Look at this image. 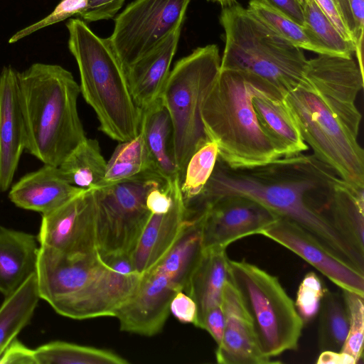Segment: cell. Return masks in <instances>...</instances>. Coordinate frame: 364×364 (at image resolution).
I'll return each instance as SVG.
<instances>
[{
    "instance_id": "36",
    "label": "cell",
    "mask_w": 364,
    "mask_h": 364,
    "mask_svg": "<svg viewBox=\"0 0 364 364\" xmlns=\"http://www.w3.org/2000/svg\"><path fill=\"white\" fill-rule=\"evenodd\" d=\"M218 156V146L213 141H208L191 156L181 184L185 203L201 192L212 174Z\"/></svg>"
},
{
    "instance_id": "12",
    "label": "cell",
    "mask_w": 364,
    "mask_h": 364,
    "mask_svg": "<svg viewBox=\"0 0 364 364\" xmlns=\"http://www.w3.org/2000/svg\"><path fill=\"white\" fill-rule=\"evenodd\" d=\"M307 87L316 93L342 124L358 136L362 116L355 105L363 88L364 75L353 57L318 55L308 60L304 73Z\"/></svg>"
},
{
    "instance_id": "4",
    "label": "cell",
    "mask_w": 364,
    "mask_h": 364,
    "mask_svg": "<svg viewBox=\"0 0 364 364\" xmlns=\"http://www.w3.org/2000/svg\"><path fill=\"white\" fill-rule=\"evenodd\" d=\"M65 26L68 48L79 69L80 92L95 111L100 130L119 142L134 139L140 132L141 112L109 38L97 36L78 18L69 19Z\"/></svg>"
},
{
    "instance_id": "33",
    "label": "cell",
    "mask_w": 364,
    "mask_h": 364,
    "mask_svg": "<svg viewBox=\"0 0 364 364\" xmlns=\"http://www.w3.org/2000/svg\"><path fill=\"white\" fill-rule=\"evenodd\" d=\"M318 345L321 351H341L349 319L342 292L326 290L318 310Z\"/></svg>"
},
{
    "instance_id": "37",
    "label": "cell",
    "mask_w": 364,
    "mask_h": 364,
    "mask_svg": "<svg viewBox=\"0 0 364 364\" xmlns=\"http://www.w3.org/2000/svg\"><path fill=\"white\" fill-rule=\"evenodd\" d=\"M348 313L349 328L342 352L353 356L356 364L363 359L364 337V296L341 291Z\"/></svg>"
},
{
    "instance_id": "22",
    "label": "cell",
    "mask_w": 364,
    "mask_h": 364,
    "mask_svg": "<svg viewBox=\"0 0 364 364\" xmlns=\"http://www.w3.org/2000/svg\"><path fill=\"white\" fill-rule=\"evenodd\" d=\"M84 190L70 184L58 167L44 164L21 177L10 188L9 198L17 207L47 214Z\"/></svg>"
},
{
    "instance_id": "42",
    "label": "cell",
    "mask_w": 364,
    "mask_h": 364,
    "mask_svg": "<svg viewBox=\"0 0 364 364\" xmlns=\"http://www.w3.org/2000/svg\"><path fill=\"white\" fill-rule=\"evenodd\" d=\"M0 364H37V361L34 350L28 348L16 338L1 354Z\"/></svg>"
},
{
    "instance_id": "9",
    "label": "cell",
    "mask_w": 364,
    "mask_h": 364,
    "mask_svg": "<svg viewBox=\"0 0 364 364\" xmlns=\"http://www.w3.org/2000/svg\"><path fill=\"white\" fill-rule=\"evenodd\" d=\"M166 185L158 173L148 171L112 186L93 189L97 250L103 260L131 255L151 214L146 206L148 192Z\"/></svg>"
},
{
    "instance_id": "8",
    "label": "cell",
    "mask_w": 364,
    "mask_h": 364,
    "mask_svg": "<svg viewBox=\"0 0 364 364\" xmlns=\"http://www.w3.org/2000/svg\"><path fill=\"white\" fill-rule=\"evenodd\" d=\"M284 100L314 155L354 187L364 188V151L353 134L314 91L297 87Z\"/></svg>"
},
{
    "instance_id": "52",
    "label": "cell",
    "mask_w": 364,
    "mask_h": 364,
    "mask_svg": "<svg viewBox=\"0 0 364 364\" xmlns=\"http://www.w3.org/2000/svg\"><path fill=\"white\" fill-rule=\"evenodd\" d=\"M298 1L301 4V5L303 6H304L306 2V0H298Z\"/></svg>"
},
{
    "instance_id": "26",
    "label": "cell",
    "mask_w": 364,
    "mask_h": 364,
    "mask_svg": "<svg viewBox=\"0 0 364 364\" xmlns=\"http://www.w3.org/2000/svg\"><path fill=\"white\" fill-rule=\"evenodd\" d=\"M140 131L156 172L168 184L180 181L174 159L171 119L161 97L141 112Z\"/></svg>"
},
{
    "instance_id": "44",
    "label": "cell",
    "mask_w": 364,
    "mask_h": 364,
    "mask_svg": "<svg viewBox=\"0 0 364 364\" xmlns=\"http://www.w3.org/2000/svg\"><path fill=\"white\" fill-rule=\"evenodd\" d=\"M209 333L218 346L223 338L225 316L221 305L210 309L205 315L201 328Z\"/></svg>"
},
{
    "instance_id": "7",
    "label": "cell",
    "mask_w": 364,
    "mask_h": 364,
    "mask_svg": "<svg viewBox=\"0 0 364 364\" xmlns=\"http://www.w3.org/2000/svg\"><path fill=\"white\" fill-rule=\"evenodd\" d=\"M228 279L241 297L262 353L272 358L296 350L304 324L278 278L252 263L229 259Z\"/></svg>"
},
{
    "instance_id": "2",
    "label": "cell",
    "mask_w": 364,
    "mask_h": 364,
    "mask_svg": "<svg viewBox=\"0 0 364 364\" xmlns=\"http://www.w3.org/2000/svg\"><path fill=\"white\" fill-rule=\"evenodd\" d=\"M17 80L26 150L58 167L86 138L77 106L80 85L65 68L43 63L17 71Z\"/></svg>"
},
{
    "instance_id": "35",
    "label": "cell",
    "mask_w": 364,
    "mask_h": 364,
    "mask_svg": "<svg viewBox=\"0 0 364 364\" xmlns=\"http://www.w3.org/2000/svg\"><path fill=\"white\" fill-rule=\"evenodd\" d=\"M305 26L334 55L350 58L355 44L345 40L314 0H306L304 6Z\"/></svg>"
},
{
    "instance_id": "11",
    "label": "cell",
    "mask_w": 364,
    "mask_h": 364,
    "mask_svg": "<svg viewBox=\"0 0 364 364\" xmlns=\"http://www.w3.org/2000/svg\"><path fill=\"white\" fill-rule=\"evenodd\" d=\"M107 265L98 252L67 255L40 246L36 267L40 297L65 316Z\"/></svg>"
},
{
    "instance_id": "14",
    "label": "cell",
    "mask_w": 364,
    "mask_h": 364,
    "mask_svg": "<svg viewBox=\"0 0 364 364\" xmlns=\"http://www.w3.org/2000/svg\"><path fill=\"white\" fill-rule=\"evenodd\" d=\"M279 218L253 199L241 196L223 197L202 213L203 249L226 248L237 240L260 235Z\"/></svg>"
},
{
    "instance_id": "32",
    "label": "cell",
    "mask_w": 364,
    "mask_h": 364,
    "mask_svg": "<svg viewBox=\"0 0 364 364\" xmlns=\"http://www.w3.org/2000/svg\"><path fill=\"white\" fill-rule=\"evenodd\" d=\"M247 10L263 24L293 46L318 55H334L306 26H301L261 0H250Z\"/></svg>"
},
{
    "instance_id": "29",
    "label": "cell",
    "mask_w": 364,
    "mask_h": 364,
    "mask_svg": "<svg viewBox=\"0 0 364 364\" xmlns=\"http://www.w3.org/2000/svg\"><path fill=\"white\" fill-rule=\"evenodd\" d=\"M201 220L202 214L196 218L187 220L175 244L153 267L170 277L183 290L203 251Z\"/></svg>"
},
{
    "instance_id": "3",
    "label": "cell",
    "mask_w": 364,
    "mask_h": 364,
    "mask_svg": "<svg viewBox=\"0 0 364 364\" xmlns=\"http://www.w3.org/2000/svg\"><path fill=\"white\" fill-rule=\"evenodd\" d=\"M284 96L262 80L245 73L220 69L201 108L205 134L218 146V158L230 167H249L279 158L262 132L252 98Z\"/></svg>"
},
{
    "instance_id": "10",
    "label": "cell",
    "mask_w": 364,
    "mask_h": 364,
    "mask_svg": "<svg viewBox=\"0 0 364 364\" xmlns=\"http://www.w3.org/2000/svg\"><path fill=\"white\" fill-rule=\"evenodd\" d=\"M191 0H135L114 18L108 38L124 69L181 28Z\"/></svg>"
},
{
    "instance_id": "41",
    "label": "cell",
    "mask_w": 364,
    "mask_h": 364,
    "mask_svg": "<svg viewBox=\"0 0 364 364\" xmlns=\"http://www.w3.org/2000/svg\"><path fill=\"white\" fill-rule=\"evenodd\" d=\"M170 311L181 322L196 326L198 318V309L196 302L187 294L180 291L172 299Z\"/></svg>"
},
{
    "instance_id": "45",
    "label": "cell",
    "mask_w": 364,
    "mask_h": 364,
    "mask_svg": "<svg viewBox=\"0 0 364 364\" xmlns=\"http://www.w3.org/2000/svg\"><path fill=\"white\" fill-rule=\"evenodd\" d=\"M321 10L333 23L342 37L350 42L356 43L348 31L334 0H314Z\"/></svg>"
},
{
    "instance_id": "25",
    "label": "cell",
    "mask_w": 364,
    "mask_h": 364,
    "mask_svg": "<svg viewBox=\"0 0 364 364\" xmlns=\"http://www.w3.org/2000/svg\"><path fill=\"white\" fill-rule=\"evenodd\" d=\"M38 242L31 234L0 225V292L5 297L36 272Z\"/></svg>"
},
{
    "instance_id": "49",
    "label": "cell",
    "mask_w": 364,
    "mask_h": 364,
    "mask_svg": "<svg viewBox=\"0 0 364 364\" xmlns=\"http://www.w3.org/2000/svg\"><path fill=\"white\" fill-rule=\"evenodd\" d=\"M359 36L364 28V0H348Z\"/></svg>"
},
{
    "instance_id": "21",
    "label": "cell",
    "mask_w": 364,
    "mask_h": 364,
    "mask_svg": "<svg viewBox=\"0 0 364 364\" xmlns=\"http://www.w3.org/2000/svg\"><path fill=\"white\" fill-rule=\"evenodd\" d=\"M181 28L125 69L133 100L144 111L161 98L176 53Z\"/></svg>"
},
{
    "instance_id": "5",
    "label": "cell",
    "mask_w": 364,
    "mask_h": 364,
    "mask_svg": "<svg viewBox=\"0 0 364 364\" xmlns=\"http://www.w3.org/2000/svg\"><path fill=\"white\" fill-rule=\"evenodd\" d=\"M220 22L225 31L220 69L257 77L284 96L305 82L308 59L237 2L224 6Z\"/></svg>"
},
{
    "instance_id": "20",
    "label": "cell",
    "mask_w": 364,
    "mask_h": 364,
    "mask_svg": "<svg viewBox=\"0 0 364 364\" xmlns=\"http://www.w3.org/2000/svg\"><path fill=\"white\" fill-rule=\"evenodd\" d=\"M171 185L172 203L166 213L151 214L130 257L134 269L143 274L171 250L186 223V209L176 180Z\"/></svg>"
},
{
    "instance_id": "23",
    "label": "cell",
    "mask_w": 364,
    "mask_h": 364,
    "mask_svg": "<svg viewBox=\"0 0 364 364\" xmlns=\"http://www.w3.org/2000/svg\"><path fill=\"white\" fill-rule=\"evenodd\" d=\"M252 105L262 132L279 157L309 149L284 99L262 93L253 97Z\"/></svg>"
},
{
    "instance_id": "34",
    "label": "cell",
    "mask_w": 364,
    "mask_h": 364,
    "mask_svg": "<svg viewBox=\"0 0 364 364\" xmlns=\"http://www.w3.org/2000/svg\"><path fill=\"white\" fill-rule=\"evenodd\" d=\"M37 364H126L114 352L78 344L53 341L34 350Z\"/></svg>"
},
{
    "instance_id": "16",
    "label": "cell",
    "mask_w": 364,
    "mask_h": 364,
    "mask_svg": "<svg viewBox=\"0 0 364 364\" xmlns=\"http://www.w3.org/2000/svg\"><path fill=\"white\" fill-rule=\"evenodd\" d=\"M107 267L69 310L67 316L82 320L115 316L118 309L136 291L141 274L129 255L104 260Z\"/></svg>"
},
{
    "instance_id": "17",
    "label": "cell",
    "mask_w": 364,
    "mask_h": 364,
    "mask_svg": "<svg viewBox=\"0 0 364 364\" xmlns=\"http://www.w3.org/2000/svg\"><path fill=\"white\" fill-rule=\"evenodd\" d=\"M260 235L306 260L341 289L364 296V274L331 255L295 223L279 217Z\"/></svg>"
},
{
    "instance_id": "39",
    "label": "cell",
    "mask_w": 364,
    "mask_h": 364,
    "mask_svg": "<svg viewBox=\"0 0 364 364\" xmlns=\"http://www.w3.org/2000/svg\"><path fill=\"white\" fill-rule=\"evenodd\" d=\"M85 5V0H61L50 14L15 33L9 38V43H16L37 31L64 21L73 15H77Z\"/></svg>"
},
{
    "instance_id": "51",
    "label": "cell",
    "mask_w": 364,
    "mask_h": 364,
    "mask_svg": "<svg viewBox=\"0 0 364 364\" xmlns=\"http://www.w3.org/2000/svg\"><path fill=\"white\" fill-rule=\"evenodd\" d=\"M208 1H216L221 4L223 7L226 6L231 5L235 2H237L235 0H208Z\"/></svg>"
},
{
    "instance_id": "13",
    "label": "cell",
    "mask_w": 364,
    "mask_h": 364,
    "mask_svg": "<svg viewBox=\"0 0 364 364\" xmlns=\"http://www.w3.org/2000/svg\"><path fill=\"white\" fill-rule=\"evenodd\" d=\"M40 246L67 255L97 252L93 189L84 190L54 210L42 215Z\"/></svg>"
},
{
    "instance_id": "28",
    "label": "cell",
    "mask_w": 364,
    "mask_h": 364,
    "mask_svg": "<svg viewBox=\"0 0 364 364\" xmlns=\"http://www.w3.org/2000/svg\"><path fill=\"white\" fill-rule=\"evenodd\" d=\"M40 299L36 272L6 296L0 306V357L29 323Z\"/></svg>"
},
{
    "instance_id": "47",
    "label": "cell",
    "mask_w": 364,
    "mask_h": 364,
    "mask_svg": "<svg viewBox=\"0 0 364 364\" xmlns=\"http://www.w3.org/2000/svg\"><path fill=\"white\" fill-rule=\"evenodd\" d=\"M318 364H356L355 358L342 351L323 350L319 355Z\"/></svg>"
},
{
    "instance_id": "19",
    "label": "cell",
    "mask_w": 364,
    "mask_h": 364,
    "mask_svg": "<svg viewBox=\"0 0 364 364\" xmlns=\"http://www.w3.org/2000/svg\"><path fill=\"white\" fill-rule=\"evenodd\" d=\"M25 149L17 71L11 65L4 66L0 72V193L10 188Z\"/></svg>"
},
{
    "instance_id": "24",
    "label": "cell",
    "mask_w": 364,
    "mask_h": 364,
    "mask_svg": "<svg viewBox=\"0 0 364 364\" xmlns=\"http://www.w3.org/2000/svg\"><path fill=\"white\" fill-rule=\"evenodd\" d=\"M225 250L203 249L183 290L196 304V327L201 328L203 318L210 309L221 305L223 287L228 279L230 259Z\"/></svg>"
},
{
    "instance_id": "38",
    "label": "cell",
    "mask_w": 364,
    "mask_h": 364,
    "mask_svg": "<svg viewBox=\"0 0 364 364\" xmlns=\"http://www.w3.org/2000/svg\"><path fill=\"white\" fill-rule=\"evenodd\" d=\"M326 290L316 273L309 272L305 274L299 286L294 302L304 324L309 323L316 316Z\"/></svg>"
},
{
    "instance_id": "6",
    "label": "cell",
    "mask_w": 364,
    "mask_h": 364,
    "mask_svg": "<svg viewBox=\"0 0 364 364\" xmlns=\"http://www.w3.org/2000/svg\"><path fill=\"white\" fill-rule=\"evenodd\" d=\"M220 63L216 45L197 48L176 62L161 97L171 119L174 159L181 184L191 156L210 141L204 129L201 108L220 72Z\"/></svg>"
},
{
    "instance_id": "27",
    "label": "cell",
    "mask_w": 364,
    "mask_h": 364,
    "mask_svg": "<svg viewBox=\"0 0 364 364\" xmlns=\"http://www.w3.org/2000/svg\"><path fill=\"white\" fill-rule=\"evenodd\" d=\"M323 213L335 229L364 255V188L339 178Z\"/></svg>"
},
{
    "instance_id": "1",
    "label": "cell",
    "mask_w": 364,
    "mask_h": 364,
    "mask_svg": "<svg viewBox=\"0 0 364 364\" xmlns=\"http://www.w3.org/2000/svg\"><path fill=\"white\" fill-rule=\"evenodd\" d=\"M340 178L314 154L282 156L249 167L233 168L218 157L201 192L186 203L191 213H201L214 201L241 196L262 204L279 217L295 223L333 257L364 274V255L331 225L323 213Z\"/></svg>"
},
{
    "instance_id": "40",
    "label": "cell",
    "mask_w": 364,
    "mask_h": 364,
    "mask_svg": "<svg viewBox=\"0 0 364 364\" xmlns=\"http://www.w3.org/2000/svg\"><path fill=\"white\" fill-rule=\"evenodd\" d=\"M125 0H85L84 8L77 14L90 23L113 18Z\"/></svg>"
},
{
    "instance_id": "15",
    "label": "cell",
    "mask_w": 364,
    "mask_h": 364,
    "mask_svg": "<svg viewBox=\"0 0 364 364\" xmlns=\"http://www.w3.org/2000/svg\"><path fill=\"white\" fill-rule=\"evenodd\" d=\"M183 288L156 267L141 274L132 296L117 311L122 331L152 336L159 333L170 312V304Z\"/></svg>"
},
{
    "instance_id": "18",
    "label": "cell",
    "mask_w": 364,
    "mask_h": 364,
    "mask_svg": "<svg viewBox=\"0 0 364 364\" xmlns=\"http://www.w3.org/2000/svg\"><path fill=\"white\" fill-rule=\"evenodd\" d=\"M221 307L225 316V328L215 358L220 364H269L272 360L261 350L252 321L241 297L228 279L224 284Z\"/></svg>"
},
{
    "instance_id": "50",
    "label": "cell",
    "mask_w": 364,
    "mask_h": 364,
    "mask_svg": "<svg viewBox=\"0 0 364 364\" xmlns=\"http://www.w3.org/2000/svg\"><path fill=\"white\" fill-rule=\"evenodd\" d=\"M355 53L360 72L363 74V31L360 32L355 43Z\"/></svg>"
},
{
    "instance_id": "48",
    "label": "cell",
    "mask_w": 364,
    "mask_h": 364,
    "mask_svg": "<svg viewBox=\"0 0 364 364\" xmlns=\"http://www.w3.org/2000/svg\"><path fill=\"white\" fill-rule=\"evenodd\" d=\"M334 1L337 5L339 12L343 19V21H344L348 31L350 32V33L351 34V36H353V38H354V40L356 42L358 36L357 33L355 23L353 16L352 14V12H351L350 6H349L348 1V0H334Z\"/></svg>"
},
{
    "instance_id": "31",
    "label": "cell",
    "mask_w": 364,
    "mask_h": 364,
    "mask_svg": "<svg viewBox=\"0 0 364 364\" xmlns=\"http://www.w3.org/2000/svg\"><path fill=\"white\" fill-rule=\"evenodd\" d=\"M148 171L156 172L140 131L134 139L119 142L107 162L103 178L95 189L112 186Z\"/></svg>"
},
{
    "instance_id": "46",
    "label": "cell",
    "mask_w": 364,
    "mask_h": 364,
    "mask_svg": "<svg viewBox=\"0 0 364 364\" xmlns=\"http://www.w3.org/2000/svg\"><path fill=\"white\" fill-rule=\"evenodd\" d=\"M271 8L305 26L304 8L298 0H261Z\"/></svg>"
},
{
    "instance_id": "30",
    "label": "cell",
    "mask_w": 364,
    "mask_h": 364,
    "mask_svg": "<svg viewBox=\"0 0 364 364\" xmlns=\"http://www.w3.org/2000/svg\"><path fill=\"white\" fill-rule=\"evenodd\" d=\"M107 161L96 139L85 138L58 167L63 178L82 189H95L103 178Z\"/></svg>"
},
{
    "instance_id": "43",
    "label": "cell",
    "mask_w": 364,
    "mask_h": 364,
    "mask_svg": "<svg viewBox=\"0 0 364 364\" xmlns=\"http://www.w3.org/2000/svg\"><path fill=\"white\" fill-rule=\"evenodd\" d=\"M172 203L171 185L154 187L147 193L146 206L151 214H162L168 211Z\"/></svg>"
}]
</instances>
